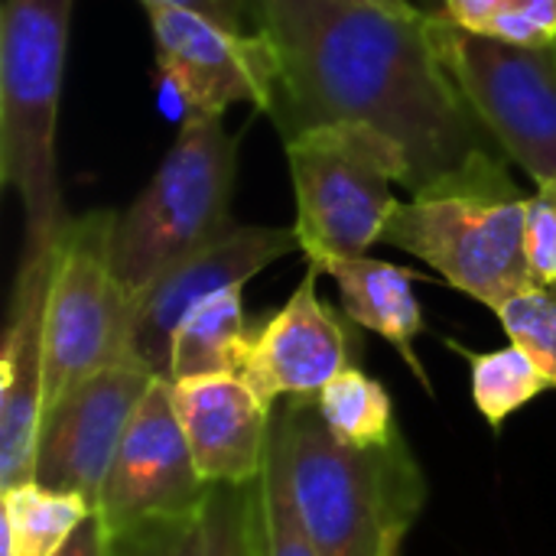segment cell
<instances>
[{"mask_svg":"<svg viewBox=\"0 0 556 556\" xmlns=\"http://www.w3.org/2000/svg\"><path fill=\"white\" fill-rule=\"evenodd\" d=\"M91 511L81 495L52 492L39 482L3 489V556H55Z\"/></svg>","mask_w":556,"mask_h":556,"instance_id":"18","label":"cell"},{"mask_svg":"<svg viewBox=\"0 0 556 556\" xmlns=\"http://www.w3.org/2000/svg\"><path fill=\"white\" fill-rule=\"evenodd\" d=\"M75 0H3L0 13V182L26 212V244L72 218L55 176V127Z\"/></svg>","mask_w":556,"mask_h":556,"instance_id":"4","label":"cell"},{"mask_svg":"<svg viewBox=\"0 0 556 556\" xmlns=\"http://www.w3.org/2000/svg\"><path fill=\"white\" fill-rule=\"evenodd\" d=\"M329 433L355 450H384L401 440L394 424V401L381 381L349 365L316 397Z\"/></svg>","mask_w":556,"mask_h":556,"instance_id":"20","label":"cell"},{"mask_svg":"<svg viewBox=\"0 0 556 556\" xmlns=\"http://www.w3.org/2000/svg\"><path fill=\"white\" fill-rule=\"evenodd\" d=\"M55 556H108V531H104L101 515L91 511Z\"/></svg>","mask_w":556,"mask_h":556,"instance_id":"26","label":"cell"},{"mask_svg":"<svg viewBox=\"0 0 556 556\" xmlns=\"http://www.w3.org/2000/svg\"><path fill=\"white\" fill-rule=\"evenodd\" d=\"M404 538H407V531H394V534L388 538V544H384V551H381V556H401V547H404Z\"/></svg>","mask_w":556,"mask_h":556,"instance_id":"29","label":"cell"},{"mask_svg":"<svg viewBox=\"0 0 556 556\" xmlns=\"http://www.w3.org/2000/svg\"><path fill=\"white\" fill-rule=\"evenodd\" d=\"M319 274L316 264H306L290 300L251 332L238 375L267 410L283 397H319V391L352 365L349 332L319 300Z\"/></svg>","mask_w":556,"mask_h":556,"instance_id":"14","label":"cell"},{"mask_svg":"<svg viewBox=\"0 0 556 556\" xmlns=\"http://www.w3.org/2000/svg\"><path fill=\"white\" fill-rule=\"evenodd\" d=\"M293 195L296 238L306 264L323 274L329 264L368 254L407 189L410 160L388 134L365 124H319L283 140Z\"/></svg>","mask_w":556,"mask_h":556,"instance_id":"5","label":"cell"},{"mask_svg":"<svg viewBox=\"0 0 556 556\" xmlns=\"http://www.w3.org/2000/svg\"><path fill=\"white\" fill-rule=\"evenodd\" d=\"M440 13L479 36L556 46V0H443Z\"/></svg>","mask_w":556,"mask_h":556,"instance_id":"22","label":"cell"},{"mask_svg":"<svg viewBox=\"0 0 556 556\" xmlns=\"http://www.w3.org/2000/svg\"><path fill=\"white\" fill-rule=\"evenodd\" d=\"M345 3H358V7H375V10H384V13H394V16H420L424 10L410 0H345Z\"/></svg>","mask_w":556,"mask_h":556,"instance_id":"28","label":"cell"},{"mask_svg":"<svg viewBox=\"0 0 556 556\" xmlns=\"http://www.w3.org/2000/svg\"><path fill=\"white\" fill-rule=\"evenodd\" d=\"M208 495L212 485L202 482L173 407V381L153 378L121 437L94 511L104 531L117 534L150 518L202 511Z\"/></svg>","mask_w":556,"mask_h":556,"instance_id":"11","label":"cell"},{"mask_svg":"<svg viewBox=\"0 0 556 556\" xmlns=\"http://www.w3.org/2000/svg\"><path fill=\"white\" fill-rule=\"evenodd\" d=\"M290 492L319 556H381L394 531H410L424 476L404 440L384 450L339 443L316 397H290L274 414Z\"/></svg>","mask_w":556,"mask_h":556,"instance_id":"2","label":"cell"},{"mask_svg":"<svg viewBox=\"0 0 556 556\" xmlns=\"http://www.w3.org/2000/svg\"><path fill=\"white\" fill-rule=\"evenodd\" d=\"M235 169L238 140L222 117H186L143 192L117 212L111 228V270L130 303L160 274L231 225Z\"/></svg>","mask_w":556,"mask_h":556,"instance_id":"6","label":"cell"},{"mask_svg":"<svg viewBox=\"0 0 556 556\" xmlns=\"http://www.w3.org/2000/svg\"><path fill=\"white\" fill-rule=\"evenodd\" d=\"M173 407L205 485H251L267 456V410L241 375H195L173 381Z\"/></svg>","mask_w":556,"mask_h":556,"instance_id":"15","label":"cell"},{"mask_svg":"<svg viewBox=\"0 0 556 556\" xmlns=\"http://www.w3.org/2000/svg\"><path fill=\"white\" fill-rule=\"evenodd\" d=\"M326 274L339 283L345 316L355 326L391 342L397 355L407 362V368L420 378V384L430 388L427 371L414 352V339L424 332V309L414 293L417 274L368 254L336 261L326 267Z\"/></svg>","mask_w":556,"mask_h":556,"instance_id":"16","label":"cell"},{"mask_svg":"<svg viewBox=\"0 0 556 556\" xmlns=\"http://www.w3.org/2000/svg\"><path fill=\"white\" fill-rule=\"evenodd\" d=\"M52 241L23 244L0 349V489L33 482L46 378V296Z\"/></svg>","mask_w":556,"mask_h":556,"instance_id":"13","label":"cell"},{"mask_svg":"<svg viewBox=\"0 0 556 556\" xmlns=\"http://www.w3.org/2000/svg\"><path fill=\"white\" fill-rule=\"evenodd\" d=\"M300 251L296 228L270 225H228L212 241L186 254L160 274L134 303L127 329V358L156 378H169L173 339L182 319L208 296L244 287L251 277Z\"/></svg>","mask_w":556,"mask_h":556,"instance_id":"10","label":"cell"},{"mask_svg":"<svg viewBox=\"0 0 556 556\" xmlns=\"http://www.w3.org/2000/svg\"><path fill=\"white\" fill-rule=\"evenodd\" d=\"M140 3H169V7L205 13V16H212L218 23H228V26H238V29L248 26V16H244L238 0H140Z\"/></svg>","mask_w":556,"mask_h":556,"instance_id":"27","label":"cell"},{"mask_svg":"<svg viewBox=\"0 0 556 556\" xmlns=\"http://www.w3.org/2000/svg\"><path fill=\"white\" fill-rule=\"evenodd\" d=\"M156 375L137 362H114L78 381L42 410L33 482L81 495L98 508L121 437Z\"/></svg>","mask_w":556,"mask_h":556,"instance_id":"12","label":"cell"},{"mask_svg":"<svg viewBox=\"0 0 556 556\" xmlns=\"http://www.w3.org/2000/svg\"><path fill=\"white\" fill-rule=\"evenodd\" d=\"M114 218L117 212L108 208L72 215L55 235L46 296L42 410L78 381L127 358L130 296L111 270Z\"/></svg>","mask_w":556,"mask_h":556,"instance_id":"8","label":"cell"},{"mask_svg":"<svg viewBox=\"0 0 556 556\" xmlns=\"http://www.w3.org/2000/svg\"><path fill=\"white\" fill-rule=\"evenodd\" d=\"M277 62L270 117L280 137L365 124L410 160L407 192L495 143L430 39V13L394 16L345 0H238Z\"/></svg>","mask_w":556,"mask_h":556,"instance_id":"1","label":"cell"},{"mask_svg":"<svg viewBox=\"0 0 556 556\" xmlns=\"http://www.w3.org/2000/svg\"><path fill=\"white\" fill-rule=\"evenodd\" d=\"M254 326L244 313V287H228L199 303L173 339L169 381L195 375H238Z\"/></svg>","mask_w":556,"mask_h":556,"instance_id":"17","label":"cell"},{"mask_svg":"<svg viewBox=\"0 0 556 556\" xmlns=\"http://www.w3.org/2000/svg\"><path fill=\"white\" fill-rule=\"evenodd\" d=\"M472 368V401L479 414L498 430L511 414L528 407L538 394H544L551 384L541 375V368L521 352L518 345L495 349V352H469L459 342H450Z\"/></svg>","mask_w":556,"mask_h":556,"instance_id":"21","label":"cell"},{"mask_svg":"<svg viewBox=\"0 0 556 556\" xmlns=\"http://www.w3.org/2000/svg\"><path fill=\"white\" fill-rule=\"evenodd\" d=\"M143 10L156 65L182 98L189 117H222L228 104L270 111L277 62L264 33L238 29L169 3H143Z\"/></svg>","mask_w":556,"mask_h":556,"instance_id":"9","label":"cell"},{"mask_svg":"<svg viewBox=\"0 0 556 556\" xmlns=\"http://www.w3.org/2000/svg\"><path fill=\"white\" fill-rule=\"evenodd\" d=\"M205 511L150 518L108 534V556H208V521Z\"/></svg>","mask_w":556,"mask_h":556,"instance_id":"24","label":"cell"},{"mask_svg":"<svg viewBox=\"0 0 556 556\" xmlns=\"http://www.w3.org/2000/svg\"><path fill=\"white\" fill-rule=\"evenodd\" d=\"M511 345L528 352L547 384L556 388V283H528L495 309Z\"/></svg>","mask_w":556,"mask_h":556,"instance_id":"23","label":"cell"},{"mask_svg":"<svg viewBox=\"0 0 556 556\" xmlns=\"http://www.w3.org/2000/svg\"><path fill=\"white\" fill-rule=\"evenodd\" d=\"M430 39L485 134L544 192H556V46L469 33L430 13Z\"/></svg>","mask_w":556,"mask_h":556,"instance_id":"7","label":"cell"},{"mask_svg":"<svg viewBox=\"0 0 556 556\" xmlns=\"http://www.w3.org/2000/svg\"><path fill=\"white\" fill-rule=\"evenodd\" d=\"M528 202L505 160L482 150L397 202L381 241L430 264L450 287L495 313L534 283L525 254Z\"/></svg>","mask_w":556,"mask_h":556,"instance_id":"3","label":"cell"},{"mask_svg":"<svg viewBox=\"0 0 556 556\" xmlns=\"http://www.w3.org/2000/svg\"><path fill=\"white\" fill-rule=\"evenodd\" d=\"M208 556H254L248 531V489L212 485L208 495Z\"/></svg>","mask_w":556,"mask_h":556,"instance_id":"25","label":"cell"},{"mask_svg":"<svg viewBox=\"0 0 556 556\" xmlns=\"http://www.w3.org/2000/svg\"><path fill=\"white\" fill-rule=\"evenodd\" d=\"M248 489V531L254 556H319L293 502L280 437L270 424L261 476Z\"/></svg>","mask_w":556,"mask_h":556,"instance_id":"19","label":"cell"}]
</instances>
